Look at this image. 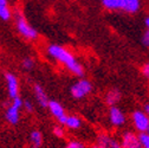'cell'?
<instances>
[{
    "mask_svg": "<svg viewBox=\"0 0 149 148\" xmlns=\"http://www.w3.org/2000/svg\"><path fill=\"white\" fill-rule=\"evenodd\" d=\"M47 53L50 56L62 64L65 65V68L73 75H76L78 77L84 76V69L82 64L74 58L73 54L64 46L58 45V44H51L47 47Z\"/></svg>",
    "mask_w": 149,
    "mask_h": 148,
    "instance_id": "1",
    "label": "cell"
},
{
    "mask_svg": "<svg viewBox=\"0 0 149 148\" xmlns=\"http://www.w3.org/2000/svg\"><path fill=\"white\" fill-rule=\"evenodd\" d=\"M15 27L24 38L29 40H36L38 38V32L37 30L25 19V17L20 13H15Z\"/></svg>",
    "mask_w": 149,
    "mask_h": 148,
    "instance_id": "2",
    "label": "cell"
},
{
    "mask_svg": "<svg viewBox=\"0 0 149 148\" xmlns=\"http://www.w3.org/2000/svg\"><path fill=\"white\" fill-rule=\"evenodd\" d=\"M91 90H92V84H91L90 81H88L85 78H81L76 83H73L70 88L71 96L73 98H76V100L84 98L86 95L90 94Z\"/></svg>",
    "mask_w": 149,
    "mask_h": 148,
    "instance_id": "3",
    "label": "cell"
},
{
    "mask_svg": "<svg viewBox=\"0 0 149 148\" xmlns=\"http://www.w3.org/2000/svg\"><path fill=\"white\" fill-rule=\"evenodd\" d=\"M133 122L140 133H147L149 129V116L142 110H135L133 113Z\"/></svg>",
    "mask_w": 149,
    "mask_h": 148,
    "instance_id": "4",
    "label": "cell"
},
{
    "mask_svg": "<svg viewBox=\"0 0 149 148\" xmlns=\"http://www.w3.org/2000/svg\"><path fill=\"white\" fill-rule=\"evenodd\" d=\"M5 82L8 96L11 98H15L19 96V80L12 72H5Z\"/></svg>",
    "mask_w": 149,
    "mask_h": 148,
    "instance_id": "5",
    "label": "cell"
},
{
    "mask_svg": "<svg viewBox=\"0 0 149 148\" xmlns=\"http://www.w3.org/2000/svg\"><path fill=\"white\" fill-rule=\"evenodd\" d=\"M47 108L50 110V113L58 120L59 123L65 124V122L68 120V115L65 114V110H64L63 105L59 102H57V101H50Z\"/></svg>",
    "mask_w": 149,
    "mask_h": 148,
    "instance_id": "6",
    "label": "cell"
},
{
    "mask_svg": "<svg viewBox=\"0 0 149 148\" xmlns=\"http://www.w3.org/2000/svg\"><path fill=\"white\" fill-rule=\"evenodd\" d=\"M121 143H122L123 148H143L139 135H136V134H134L132 132L123 133Z\"/></svg>",
    "mask_w": 149,
    "mask_h": 148,
    "instance_id": "7",
    "label": "cell"
},
{
    "mask_svg": "<svg viewBox=\"0 0 149 148\" xmlns=\"http://www.w3.org/2000/svg\"><path fill=\"white\" fill-rule=\"evenodd\" d=\"M109 120H110V123L115 126V127H121L125 123V116L123 114V112L117 108V107H110V110H109Z\"/></svg>",
    "mask_w": 149,
    "mask_h": 148,
    "instance_id": "8",
    "label": "cell"
},
{
    "mask_svg": "<svg viewBox=\"0 0 149 148\" xmlns=\"http://www.w3.org/2000/svg\"><path fill=\"white\" fill-rule=\"evenodd\" d=\"M97 145L101 148H123L122 143H120L116 139L111 138L108 134H101L97 138Z\"/></svg>",
    "mask_w": 149,
    "mask_h": 148,
    "instance_id": "9",
    "label": "cell"
},
{
    "mask_svg": "<svg viewBox=\"0 0 149 148\" xmlns=\"http://www.w3.org/2000/svg\"><path fill=\"white\" fill-rule=\"evenodd\" d=\"M5 119L8 123H11L13 126L18 124V122L20 120V109L11 104L5 112Z\"/></svg>",
    "mask_w": 149,
    "mask_h": 148,
    "instance_id": "10",
    "label": "cell"
},
{
    "mask_svg": "<svg viewBox=\"0 0 149 148\" xmlns=\"http://www.w3.org/2000/svg\"><path fill=\"white\" fill-rule=\"evenodd\" d=\"M33 91H34V95H36V98L38 101V103L40 104V107L43 108H47L49 107V98H47V95L45 90L43 89V87L40 84H34L33 85Z\"/></svg>",
    "mask_w": 149,
    "mask_h": 148,
    "instance_id": "11",
    "label": "cell"
},
{
    "mask_svg": "<svg viewBox=\"0 0 149 148\" xmlns=\"http://www.w3.org/2000/svg\"><path fill=\"white\" fill-rule=\"evenodd\" d=\"M122 97V94H121V91L118 89H111L107 92V95H105V102L107 104H109L110 107H114Z\"/></svg>",
    "mask_w": 149,
    "mask_h": 148,
    "instance_id": "12",
    "label": "cell"
},
{
    "mask_svg": "<svg viewBox=\"0 0 149 148\" xmlns=\"http://www.w3.org/2000/svg\"><path fill=\"white\" fill-rule=\"evenodd\" d=\"M102 5L109 11H123L124 0H102Z\"/></svg>",
    "mask_w": 149,
    "mask_h": 148,
    "instance_id": "13",
    "label": "cell"
},
{
    "mask_svg": "<svg viewBox=\"0 0 149 148\" xmlns=\"http://www.w3.org/2000/svg\"><path fill=\"white\" fill-rule=\"evenodd\" d=\"M0 18L3 22H7L12 18V11L8 6V0H0Z\"/></svg>",
    "mask_w": 149,
    "mask_h": 148,
    "instance_id": "14",
    "label": "cell"
},
{
    "mask_svg": "<svg viewBox=\"0 0 149 148\" xmlns=\"http://www.w3.org/2000/svg\"><path fill=\"white\" fill-rule=\"evenodd\" d=\"M141 7V0H124L123 11L127 13H136Z\"/></svg>",
    "mask_w": 149,
    "mask_h": 148,
    "instance_id": "15",
    "label": "cell"
},
{
    "mask_svg": "<svg viewBox=\"0 0 149 148\" xmlns=\"http://www.w3.org/2000/svg\"><path fill=\"white\" fill-rule=\"evenodd\" d=\"M30 142L32 148H40L43 145V136L39 131H33L30 135Z\"/></svg>",
    "mask_w": 149,
    "mask_h": 148,
    "instance_id": "16",
    "label": "cell"
},
{
    "mask_svg": "<svg viewBox=\"0 0 149 148\" xmlns=\"http://www.w3.org/2000/svg\"><path fill=\"white\" fill-rule=\"evenodd\" d=\"M65 126L69 129H78L82 126V121L76 115H70V116H68V120L65 122Z\"/></svg>",
    "mask_w": 149,
    "mask_h": 148,
    "instance_id": "17",
    "label": "cell"
},
{
    "mask_svg": "<svg viewBox=\"0 0 149 148\" xmlns=\"http://www.w3.org/2000/svg\"><path fill=\"white\" fill-rule=\"evenodd\" d=\"M22 66L25 69V70H32L33 66H34V61L30 57H25L22 62Z\"/></svg>",
    "mask_w": 149,
    "mask_h": 148,
    "instance_id": "18",
    "label": "cell"
},
{
    "mask_svg": "<svg viewBox=\"0 0 149 148\" xmlns=\"http://www.w3.org/2000/svg\"><path fill=\"white\" fill-rule=\"evenodd\" d=\"M139 138H140V141L142 143V147L149 148V134L148 133H140Z\"/></svg>",
    "mask_w": 149,
    "mask_h": 148,
    "instance_id": "19",
    "label": "cell"
},
{
    "mask_svg": "<svg viewBox=\"0 0 149 148\" xmlns=\"http://www.w3.org/2000/svg\"><path fill=\"white\" fill-rule=\"evenodd\" d=\"M64 148H85V146L78 140H71L68 142V145Z\"/></svg>",
    "mask_w": 149,
    "mask_h": 148,
    "instance_id": "20",
    "label": "cell"
},
{
    "mask_svg": "<svg viewBox=\"0 0 149 148\" xmlns=\"http://www.w3.org/2000/svg\"><path fill=\"white\" fill-rule=\"evenodd\" d=\"M52 132H53L54 136H57V138H63L64 136V129L61 126H54Z\"/></svg>",
    "mask_w": 149,
    "mask_h": 148,
    "instance_id": "21",
    "label": "cell"
},
{
    "mask_svg": "<svg viewBox=\"0 0 149 148\" xmlns=\"http://www.w3.org/2000/svg\"><path fill=\"white\" fill-rule=\"evenodd\" d=\"M11 104H13L14 107L22 109V108L24 107V101H23L19 96H18V97H15V98H12V103H11Z\"/></svg>",
    "mask_w": 149,
    "mask_h": 148,
    "instance_id": "22",
    "label": "cell"
},
{
    "mask_svg": "<svg viewBox=\"0 0 149 148\" xmlns=\"http://www.w3.org/2000/svg\"><path fill=\"white\" fill-rule=\"evenodd\" d=\"M142 43L144 46L149 47V30H147L144 33H143V37H142Z\"/></svg>",
    "mask_w": 149,
    "mask_h": 148,
    "instance_id": "23",
    "label": "cell"
},
{
    "mask_svg": "<svg viewBox=\"0 0 149 148\" xmlns=\"http://www.w3.org/2000/svg\"><path fill=\"white\" fill-rule=\"evenodd\" d=\"M24 108L26 109V112H29V113H32L33 112V104H32V102L31 101H29V100H26V101H24Z\"/></svg>",
    "mask_w": 149,
    "mask_h": 148,
    "instance_id": "24",
    "label": "cell"
},
{
    "mask_svg": "<svg viewBox=\"0 0 149 148\" xmlns=\"http://www.w3.org/2000/svg\"><path fill=\"white\" fill-rule=\"evenodd\" d=\"M142 73H143V76H144L146 78L149 80V63H146V64L143 65V68H142Z\"/></svg>",
    "mask_w": 149,
    "mask_h": 148,
    "instance_id": "25",
    "label": "cell"
},
{
    "mask_svg": "<svg viewBox=\"0 0 149 148\" xmlns=\"http://www.w3.org/2000/svg\"><path fill=\"white\" fill-rule=\"evenodd\" d=\"M143 112L149 116V103H147V104H144V109H143Z\"/></svg>",
    "mask_w": 149,
    "mask_h": 148,
    "instance_id": "26",
    "label": "cell"
},
{
    "mask_svg": "<svg viewBox=\"0 0 149 148\" xmlns=\"http://www.w3.org/2000/svg\"><path fill=\"white\" fill-rule=\"evenodd\" d=\"M144 24H146V26H147V29L149 30V15L146 18V20H144Z\"/></svg>",
    "mask_w": 149,
    "mask_h": 148,
    "instance_id": "27",
    "label": "cell"
},
{
    "mask_svg": "<svg viewBox=\"0 0 149 148\" xmlns=\"http://www.w3.org/2000/svg\"><path fill=\"white\" fill-rule=\"evenodd\" d=\"M91 148H101V147H100V146H98V145H95V146H92V147H91Z\"/></svg>",
    "mask_w": 149,
    "mask_h": 148,
    "instance_id": "28",
    "label": "cell"
},
{
    "mask_svg": "<svg viewBox=\"0 0 149 148\" xmlns=\"http://www.w3.org/2000/svg\"><path fill=\"white\" fill-rule=\"evenodd\" d=\"M147 133H148V134H149V129H148V132H147Z\"/></svg>",
    "mask_w": 149,
    "mask_h": 148,
    "instance_id": "29",
    "label": "cell"
}]
</instances>
